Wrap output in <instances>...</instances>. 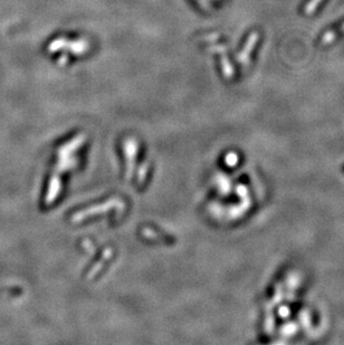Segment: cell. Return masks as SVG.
I'll return each instance as SVG.
<instances>
[{"mask_svg":"<svg viewBox=\"0 0 344 345\" xmlns=\"http://www.w3.org/2000/svg\"><path fill=\"white\" fill-rule=\"evenodd\" d=\"M257 38H258V35L257 34L250 35V37H249L248 41H247V44H246L245 48L243 50V52H241L239 54V55H238V60H239V63L241 65H246L247 63H248L250 52L253 50V47H254V45L256 44Z\"/></svg>","mask_w":344,"mask_h":345,"instance_id":"cell-1","label":"cell"},{"mask_svg":"<svg viewBox=\"0 0 344 345\" xmlns=\"http://www.w3.org/2000/svg\"><path fill=\"white\" fill-rule=\"evenodd\" d=\"M214 48L216 50H218V52H220L222 55H221V65H222V71H224V74L229 78L231 76H233L234 74V71L231 63L228 62V58L227 56H225V47L224 46H215Z\"/></svg>","mask_w":344,"mask_h":345,"instance_id":"cell-2","label":"cell"},{"mask_svg":"<svg viewBox=\"0 0 344 345\" xmlns=\"http://www.w3.org/2000/svg\"><path fill=\"white\" fill-rule=\"evenodd\" d=\"M198 3H200L204 8H209L211 2H217V0H197Z\"/></svg>","mask_w":344,"mask_h":345,"instance_id":"cell-3","label":"cell"}]
</instances>
